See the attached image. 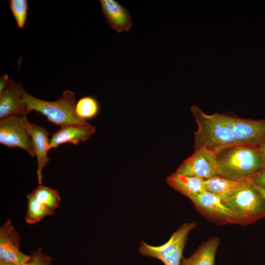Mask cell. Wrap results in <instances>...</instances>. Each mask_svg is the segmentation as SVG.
<instances>
[{"label": "cell", "mask_w": 265, "mask_h": 265, "mask_svg": "<svg viewBox=\"0 0 265 265\" xmlns=\"http://www.w3.org/2000/svg\"><path fill=\"white\" fill-rule=\"evenodd\" d=\"M96 127L87 126L68 125L61 127L50 139V148H56L65 143L76 145L88 140L95 132Z\"/></svg>", "instance_id": "obj_14"}, {"label": "cell", "mask_w": 265, "mask_h": 265, "mask_svg": "<svg viewBox=\"0 0 265 265\" xmlns=\"http://www.w3.org/2000/svg\"><path fill=\"white\" fill-rule=\"evenodd\" d=\"M191 113L198 126L195 147L205 146L216 152L229 146L259 147L265 141V120L243 119L226 113H205L192 105Z\"/></svg>", "instance_id": "obj_1"}, {"label": "cell", "mask_w": 265, "mask_h": 265, "mask_svg": "<svg viewBox=\"0 0 265 265\" xmlns=\"http://www.w3.org/2000/svg\"><path fill=\"white\" fill-rule=\"evenodd\" d=\"M223 202L232 211L238 224L246 225L265 218V200L251 182Z\"/></svg>", "instance_id": "obj_4"}, {"label": "cell", "mask_w": 265, "mask_h": 265, "mask_svg": "<svg viewBox=\"0 0 265 265\" xmlns=\"http://www.w3.org/2000/svg\"><path fill=\"white\" fill-rule=\"evenodd\" d=\"M106 23L119 33L128 31L133 26L129 11L115 0H100Z\"/></svg>", "instance_id": "obj_13"}, {"label": "cell", "mask_w": 265, "mask_h": 265, "mask_svg": "<svg viewBox=\"0 0 265 265\" xmlns=\"http://www.w3.org/2000/svg\"><path fill=\"white\" fill-rule=\"evenodd\" d=\"M24 103L28 113L32 111L40 112L53 123L61 127L68 125L87 126L90 124L80 118L76 112V95L66 90L58 100L47 101L35 98L26 92Z\"/></svg>", "instance_id": "obj_3"}, {"label": "cell", "mask_w": 265, "mask_h": 265, "mask_svg": "<svg viewBox=\"0 0 265 265\" xmlns=\"http://www.w3.org/2000/svg\"><path fill=\"white\" fill-rule=\"evenodd\" d=\"M250 183V181H233L217 175L204 180L206 190L222 202L233 197Z\"/></svg>", "instance_id": "obj_15"}, {"label": "cell", "mask_w": 265, "mask_h": 265, "mask_svg": "<svg viewBox=\"0 0 265 265\" xmlns=\"http://www.w3.org/2000/svg\"><path fill=\"white\" fill-rule=\"evenodd\" d=\"M216 152L205 146L195 147L193 154L185 160L175 172L184 175L209 179L216 176Z\"/></svg>", "instance_id": "obj_7"}, {"label": "cell", "mask_w": 265, "mask_h": 265, "mask_svg": "<svg viewBox=\"0 0 265 265\" xmlns=\"http://www.w3.org/2000/svg\"><path fill=\"white\" fill-rule=\"evenodd\" d=\"M26 91L20 82H15L5 74L0 78V118L24 116L28 113L24 103Z\"/></svg>", "instance_id": "obj_9"}, {"label": "cell", "mask_w": 265, "mask_h": 265, "mask_svg": "<svg viewBox=\"0 0 265 265\" xmlns=\"http://www.w3.org/2000/svg\"><path fill=\"white\" fill-rule=\"evenodd\" d=\"M250 181L254 185L265 189V168L253 176Z\"/></svg>", "instance_id": "obj_21"}, {"label": "cell", "mask_w": 265, "mask_h": 265, "mask_svg": "<svg viewBox=\"0 0 265 265\" xmlns=\"http://www.w3.org/2000/svg\"><path fill=\"white\" fill-rule=\"evenodd\" d=\"M254 186H255V188L258 190V191L260 192V193L261 194L263 198L265 200V189L262 187H261L259 186L254 185Z\"/></svg>", "instance_id": "obj_23"}, {"label": "cell", "mask_w": 265, "mask_h": 265, "mask_svg": "<svg viewBox=\"0 0 265 265\" xmlns=\"http://www.w3.org/2000/svg\"><path fill=\"white\" fill-rule=\"evenodd\" d=\"M190 200L202 214L212 221L219 224H238L232 211L215 195L206 191Z\"/></svg>", "instance_id": "obj_10"}, {"label": "cell", "mask_w": 265, "mask_h": 265, "mask_svg": "<svg viewBox=\"0 0 265 265\" xmlns=\"http://www.w3.org/2000/svg\"><path fill=\"white\" fill-rule=\"evenodd\" d=\"M166 181L171 187L189 199L206 191L204 180L199 178L175 172L167 177Z\"/></svg>", "instance_id": "obj_16"}, {"label": "cell", "mask_w": 265, "mask_h": 265, "mask_svg": "<svg viewBox=\"0 0 265 265\" xmlns=\"http://www.w3.org/2000/svg\"><path fill=\"white\" fill-rule=\"evenodd\" d=\"M27 223L35 224L54 213L60 201L57 191L39 185L27 196Z\"/></svg>", "instance_id": "obj_8"}, {"label": "cell", "mask_w": 265, "mask_h": 265, "mask_svg": "<svg viewBox=\"0 0 265 265\" xmlns=\"http://www.w3.org/2000/svg\"><path fill=\"white\" fill-rule=\"evenodd\" d=\"M26 129L29 134L37 161V175L39 185H42V171L50 161L47 153L50 148L49 132L46 128L29 121L26 124Z\"/></svg>", "instance_id": "obj_12"}, {"label": "cell", "mask_w": 265, "mask_h": 265, "mask_svg": "<svg viewBox=\"0 0 265 265\" xmlns=\"http://www.w3.org/2000/svg\"><path fill=\"white\" fill-rule=\"evenodd\" d=\"M26 116H11L0 120V143L9 148H20L31 156L35 153L31 138L26 129Z\"/></svg>", "instance_id": "obj_6"}, {"label": "cell", "mask_w": 265, "mask_h": 265, "mask_svg": "<svg viewBox=\"0 0 265 265\" xmlns=\"http://www.w3.org/2000/svg\"><path fill=\"white\" fill-rule=\"evenodd\" d=\"M0 265H17L13 264V263H11L3 262V263H0Z\"/></svg>", "instance_id": "obj_24"}, {"label": "cell", "mask_w": 265, "mask_h": 265, "mask_svg": "<svg viewBox=\"0 0 265 265\" xmlns=\"http://www.w3.org/2000/svg\"><path fill=\"white\" fill-rule=\"evenodd\" d=\"M217 176L236 181H250L265 168L259 147L236 145L216 151Z\"/></svg>", "instance_id": "obj_2"}, {"label": "cell", "mask_w": 265, "mask_h": 265, "mask_svg": "<svg viewBox=\"0 0 265 265\" xmlns=\"http://www.w3.org/2000/svg\"><path fill=\"white\" fill-rule=\"evenodd\" d=\"M9 7L19 29L25 26L28 14V4L26 0H10Z\"/></svg>", "instance_id": "obj_19"}, {"label": "cell", "mask_w": 265, "mask_h": 265, "mask_svg": "<svg viewBox=\"0 0 265 265\" xmlns=\"http://www.w3.org/2000/svg\"><path fill=\"white\" fill-rule=\"evenodd\" d=\"M20 237L14 228L10 218L0 227V263L23 265L31 258L19 250Z\"/></svg>", "instance_id": "obj_11"}, {"label": "cell", "mask_w": 265, "mask_h": 265, "mask_svg": "<svg viewBox=\"0 0 265 265\" xmlns=\"http://www.w3.org/2000/svg\"><path fill=\"white\" fill-rule=\"evenodd\" d=\"M99 108L98 101L91 96L83 97L76 104L77 115L85 120L95 117L99 113Z\"/></svg>", "instance_id": "obj_18"}, {"label": "cell", "mask_w": 265, "mask_h": 265, "mask_svg": "<svg viewBox=\"0 0 265 265\" xmlns=\"http://www.w3.org/2000/svg\"><path fill=\"white\" fill-rule=\"evenodd\" d=\"M219 240L216 237L209 238L189 257L183 259L181 265H214Z\"/></svg>", "instance_id": "obj_17"}, {"label": "cell", "mask_w": 265, "mask_h": 265, "mask_svg": "<svg viewBox=\"0 0 265 265\" xmlns=\"http://www.w3.org/2000/svg\"><path fill=\"white\" fill-rule=\"evenodd\" d=\"M196 226L194 222L186 223L174 232L164 244L155 246L142 241L139 244L138 250L142 255L157 258L165 265H181L187 237Z\"/></svg>", "instance_id": "obj_5"}, {"label": "cell", "mask_w": 265, "mask_h": 265, "mask_svg": "<svg viewBox=\"0 0 265 265\" xmlns=\"http://www.w3.org/2000/svg\"><path fill=\"white\" fill-rule=\"evenodd\" d=\"M259 148L265 168V141Z\"/></svg>", "instance_id": "obj_22"}, {"label": "cell", "mask_w": 265, "mask_h": 265, "mask_svg": "<svg viewBox=\"0 0 265 265\" xmlns=\"http://www.w3.org/2000/svg\"><path fill=\"white\" fill-rule=\"evenodd\" d=\"M31 259L23 265H51L52 258L42 252L41 248L31 252Z\"/></svg>", "instance_id": "obj_20"}]
</instances>
